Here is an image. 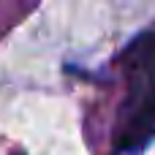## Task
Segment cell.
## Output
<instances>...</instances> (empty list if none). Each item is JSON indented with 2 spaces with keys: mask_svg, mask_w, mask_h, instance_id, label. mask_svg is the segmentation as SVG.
<instances>
[{
  "mask_svg": "<svg viewBox=\"0 0 155 155\" xmlns=\"http://www.w3.org/2000/svg\"><path fill=\"white\" fill-rule=\"evenodd\" d=\"M125 71L131 76V101L125 104V123L120 128L117 147L139 150L155 136V38H139L125 54Z\"/></svg>",
  "mask_w": 155,
  "mask_h": 155,
  "instance_id": "obj_1",
  "label": "cell"
}]
</instances>
